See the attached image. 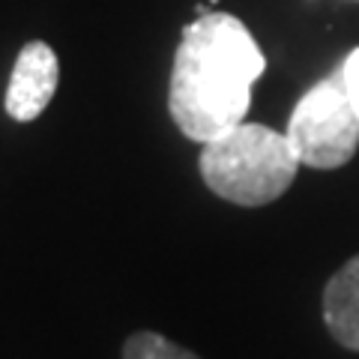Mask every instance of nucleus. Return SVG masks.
<instances>
[{
    "label": "nucleus",
    "instance_id": "3",
    "mask_svg": "<svg viewBox=\"0 0 359 359\" xmlns=\"http://www.w3.org/2000/svg\"><path fill=\"white\" fill-rule=\"evenodd\" d=\"M285 135L306 168L332 171L353 159L359 147V117L339 72L318 81L299 99Z\"/></svg>",
    "mask_w": 359,
    "mask_h": 359
},
{
    "label": "nucleus",
    "instance_id": "7",
    "mask_svg": "<svg viewBox=\"0 0 359 359\" xmlns=\"http://www.w3.org/2000/svg\"><path fill=\"white\" fill-rule=\"evenodd\" d=\"M339 75H341V84L347 90V99H351V105H353L356 117H359V48H353L344 57Z\"/></svg>",
    "mask_w": 359,
    "mask_h": 359
},
{
    "label": "nucleus",
    "instance_id": "5",
    "mask_svg": "<svg viewBox=\"0 0 359 359\" xmlns=\"http://www.w3.org/2000/svg\"><path fill=\"white\" fill-rule=\"evenodd\" d=\"M323 320L341 347L359 351V255L351 257L327 282Z\"/></svg>",
    "mask_w": 359,
    "mask_h": 359
},
{
    "label": "nucleus",
    "instance_id": "6",
    "mask_svg": "<svg viewBox=\"0 0 359 359\" xmlns=\"http://www.w3.org/2000/svg\"><path fill=\"white\" fill-rule=\"evenodd\" d=\"M123 359H201L198 353L168 341L159 332H135L123 347Z\"/></svg>",
    "mask_w": 359,
    "mask_h": 359
},
{
    "label": "nucleus",
    "instance_id": "4",
    "mask_svg": "<svg viewBox=\"0 0 359 359\" xmlns=\"http://www.w3.org/2000/svg\"><path fill=\"white\" fill-rule=\"evenodd\" d=\"M60 63L48 42H27L15 57L6 87V114L18 123L36 120L57 93Z\"/></svg>",
    "mask_w": 359,
    "mask_h": 359
},
{
    "label": "nucleus",
    "instance_id": "1",
    "mask_svg": "<svg viewBox=\"0 0 359 359\" xmlns=\"http://www.w3.org/2000/svg\"><path fill=\"white\" fill-rule=\"evenodd\" d=\"M266 57L240 18L207 13L183 30L174 54L168 111L177 129L198 144L240 126Z\"/></svg>",
    "mask_w": 359,
    "mask_h": 359
},
{
    "label": "nucleus",
    "instance_id": "2",
    "mask_svg": "<svg viewBox=\"0 0 359 359\" xmlns=\"http://www.w3.org/2000/svg\"><path fill=\"white\" fill-rule=\"evenodd\" d=\"M299 159L287 135L264 123H240L201 150V177L222 201L264 207L287 192Z\"/></svg>",
    "mask_w": 359,
    "mask_h": 359
},
{
    "label": "nucleus",
    "instance_id": "8",
    "mask_svg": "<svg viewBox=\"0 0 359 359\" xmlns=\"http://www.w3.org/2000/svg\"><path fill=\"white\" fill-rule=\"evenodd\" d=\"M210 4H219V0H210Z\"/></svg>",
    "mask_w": 359,
    "mask_h": 359
}]
</instances>
